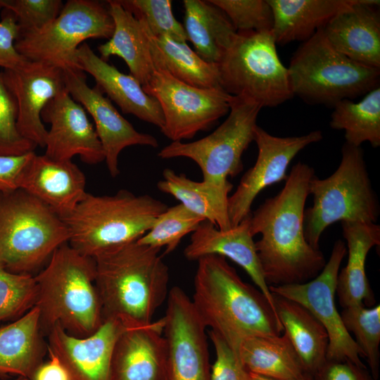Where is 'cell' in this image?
I'll use <instances>...</instances> for the list:
<instances>
[{
	"instance_id": "6da1fadb",
	"label": "cell",
	"mask_w": 380,
	"mask_h": 380,
	"mask_svg": "<svg viewBox=\"0 0 380 380\" xmlns=\"http://www.w3.org/2000/svg\"><path fill=\"white\" fill-rule=\"evenodd\" d=\"M315 175L308 164H295L283 189L251 215V232L268 286L301 284L317 277L326 260L304 235V211L309 184Z\"/></svg>"
},
{
	"instance_id": "7a4b0ae2",
	"label": "cell",
	"mask_w": 380,
	"mask_h": 380,
	"mask_svg": "<svg viewBox=\"0 0 380 380\" xmlns=\"http://www.w3.org/2000/svg\"><path fill=\"white\" fill-rule=\"evenodd\" d=\"M191 298L206 327L217 334L239 356L241 342L256 336H279L283 327L260 290L243 281L224 257L199 258Z\"/></svg>"
},
{
	"instance_id": "3957f363",
	"label": "cell",
	"mask_w": 380,
	"mask_h": 380,
	"mask_svg": "<svg viewBox=\"0 0 380 380\" xmlns=\"http://www.w3.org/2000/svg\"><path fill=\"white\" fill-rule=\"evenodd\" d=\"M160 251L136 241L93 258L103 320H118L126 328L153 322L170 291L169 268Z\"/></svg>"
},
{
	"instance_id": "277c9868",
	"label": "cell",
	"mask_w": 380,
	"mask_h": 380,
	"mask_svg": "<svg viewBox=\"0 0 380 380\" xmlns=\"http://www.w3.org/2000/svg\"><path fill=\"white\" fill-rule=\"evenodd\" d=\"M95 275L94 259L68 243L53 253L34 276L43 334L58 324L71 335L86 337L101 327L103 317Z\"/></svg>"
},
{
	"instance_id": "5b68a950",
	"label": "cell",
	"mask_w": 380,
	"mask_h": 380,
	"mask_svg": "<svg viewBox=\"0 0 380 380\" xmlns=\"http://www.w3.org/2000/svg\"><path fill=\"white\" fill-rule=\"evenodd\" d=\"M167 207L150 195H136L126 189L113 195L87 193L62 219L69 232L68 243L80 253L94 258L139 239Z\"/></svg>"
},
{
	"instance_id": "8992f818",
	"label": "cell",
	"mask_w": 380,
	"mask_h": 380,
	"mask_svg": "<svg viewBox=\"0 0 380 380\" xmlns=\"http://www.w3.org/2000/svg\"><path fill=\"white\" fill-rule=\"evenodd\" d=\"M309 194L313 204L304 211V235L316 249L325 229L338 221L376 223L378 220L380 207L361 147L345 142L337 169L324 179L315 175Z\"/></svg>"
},
{
	"instance_id": "52a82bcc",
	"label": "cell",
	"mask_w": 380,
	"mask_h": 380,
	"mask_svg": "<svg viewBox=\"0 0 380 380\" xmlns=\"http://www.w3.org/2000/svg\"><path fill=\"white\" fill-rule=\"evenodd\" d=\"M64 220L22 189L0 192V265L14 273L31 274L68 243Z\"/></svg>"
},
{
	"instance_id": "ba28073f",
	"label": "cell",
	"mask_w": 380,
	"mask_h": 380,
	"mask_svg": "<svg viewBox=\"0 0 380 380\" xmlns=\"http://www.w3.org/2000/svg\"><path fill=\"white\" fill-rule=\"evenodd\" d=\"M287 69L293 96L313 103L334 106L379 87L380 69L355 62L336 50L323 29L298 47Z\"/></svg>"
},
{
	"instance_id": "9c48e42d",
	"label": "cell",
	"mask_w": 380,
	"mask_h": 380,
	"mask_svg": "<svg viewBox=\"0 0 380 380\" xmlns=\"http://www.w3.org/2000/svg\"><path fill=\"white\" fill-rule=\"evenodd\" d=\"M261 108L251 100L232 96L229 115L211 134L189 143L172 141L158 152V156L162 159L183 157L192 160L202 172V182L228 201L233 188L228 178L243 170L242 156L254 141Z\"/></svg>"
},
{
	"instance_id": "30bf717a",
	"label": "cell",
	"mask_w": 380,
	"mask_h": 380,
	"mask_svg": "<svg viewBox=\"0 0 380 380\" xmlns=\"http://www.w3.org/2000/svg\"><path fill=\"white\" fill-rule=\"evenodd\" d=\"M276 44L272 31L237 32L217 64L222 88L261 108L277 106L292 98L288 69Z\"/></svg>"
},
{
	"instance_id": "8fae6325",
	"label": "cell",
	"mask_w": 380,
	"mask_h": 380,
	"mask_svg": "<svg viewBox=\"0 0 380 380\" xmlns=\"http://www.w3.org/2000/svg\"><path fill=\"white\" fill-rule=\"evenodd\" d=\"M114 23L108 8L92 0H69L43 28L19 33L15 46L30 61L44 63L63 71L82 70L77 50L88 39H110Z\"/></svg>"
},
{
	"instance_id": "7c38bea8",
	"label": "cell",
	"mask_w": 380,
	"mask_h": 380,
	"mask_svg": "<svg viewBox=\"0 0 380 380\" xmlns=\"http://www.w3.org/2000/svg\"><path fill=\"white\" fill-rule=\"evenodd\" d=\"M142 88L158 101L164 117L160 132L172 141L192 139L230 110L232 96L222 87H195L175 79L163 68H156Z\"/></svg>"
},
{
	"instance_id": "4fadbf2b",
	"label": "cell",
	"mask_w": 380,
	"mask_h": 380,
	"mask_svg": "<svg viewBox=\"0 0 380 380\" xmlns=\"http://www.w3.org/2000/svg\"><path fill=\"white\" fill-rule=\"evenodd\" d=\"M346 252L345 242L338 239L333 246L329 260L314 279L301 284L269 286V290L300 304L322 324L329 336L327 360H349L365 367L360 360L362 353L346 329L335 303L339 267Z\"/></svg>"
},
{
	"instance_id": "5bb4252c",
	"label": "cell",
	"mask_w": 380,
	"mask_h": 380,
	"mask_svg": "<svg viewBox=\"0 0 380 380\" xmlns=\"http://www.w3.org/2000/svg\"><path fill=\"white\" fill-rule=\"evenodd\" d=\"M163 319L166 380H211L206 327L180 287L170 289Z\"/></svg>"
},
{
	"instance_id": "9a60e30c",
	"label": "cell",
	"mask_w": 380,
	"mask_h": 380,
	"mask_svg": "<svg viewBox=\"0 0 380 380\" xmlns=\"http://www.w3.org/2000/svg\"><path fill=\"white\" fill-rule=\"evenodd\" d=\"M322 137L319 130L297 137H276L257 125L254 137L258 147L256 161L243 175L236 191L228 198L231 227L237 225L251 214L252 204L261 191L286 179L287 168L301 150L319 141Z\"/></svg>"
},
{
	"instance_id": "2e32d148",
	"label": "cell",
	"mask_w": 380,
	"mask_h": 380,
	"mask_svg": "<svg viewBox=\"0 0 380 380\" xmlns=\"http://www.w3.org/2000/svg\"><path fill=\"white\" fill-rule=\"evenodd\" d=\"M63 72L66 89L94 120L95 130L104 152V161L112 177L120 174L118 157L125 148L158 146L155 137L136 130L96 86L90 87L83 71L65 70Z\"/></svg>"
},
{
	"instance_id": "e0dca14e",
	"label": "cell",
	"mask_w": 380,
	"mask_h": 380,
	"mask_svg": "<svg viewBox=\"0 0 380 380\" xmlns=\"http://www.w3.org/2000/svg\"><path fill=\"white\" fill-rule=\"evenodd\" d=\"M1 72L17 103L19 132L37 146L45 148L48 129L42 112L65 88L63 71L44 63L26 61L15 69Z\"/></svg>"
},
{
	"instance_id": "ac0fdd59",
	"label": "cell",
	"mask_w": 380,
	"mask_h": 380,
	"mask_svg": "<svg viewBox=\"0 0 380 380\" xmlns=\"http://www.w3.org/2000/svg\"><path fill=\"white\" fill-rule=\"evenodd\" d=\"M42 119L50 124L45 141L46 156L55 160H72L79 156L91 165L104 161L101 144L87 111L66 88L46 104Z\"/></svg>"
},
{
	"instance_id": "d6986e66",
	"label": "cell",
	"mask_w": 380,
	"mask_h": 380,
	"mask_svg": "<svg viewBox=\"0 0 380 380\" xmlns=\"http://www.w3.org/2000/svg\"><path fill=\"white\" fill-rule=\"evenodd\" d=\"M125 328L108 319L92 334L77 337L56 324L46 335L47 351L58 357L71 380H109L114 344Z\"/></svg>"
},
{
	"instance_id": "ffe728a7",
	"label": "cell",
	"mask_w": 380,
	"mask_h": 380,
	"mask_svg": "<svg viewBox=\"0 0 380 380\" xmlns=\"http://www.w3.org/2000/svg\"><path fill=\"white\" fill-rule=\"evenodd\" d=\"M163 319L125 328L113 347L109 380H166Z\"/></svg>"
},
{
	"instance_id": "44dd1931",
	"label": "cell",
	"mask_w": 380,
	"mask_h": 380,
	"mask_svg": "<svg viewBox=\"0 0 380 380\" xmlns=\"http://www.w3.org/2000/svg\"><path fill=\"white\" fill-rule=\"evenodd\" d=\"M251 215L227 230L203 221L191 233L184 254L189 260L197 261L209 255L229 258L246 272L275 310L273 296L265 279L251 232Z\"/></svg>"
},
{
	"instance_id": "7402d4cb",
	"label": "cell",
	"mask_w": 380,
	"mask_h": 380,
	"mask_svg": "<svg viewBox=\"0 0 380 380\" xmlns=\"http://www.w3.org/2000/svg\"><path fill=\"white\" fill-rule=\"evenodd\" d=\"M86 177L72 160H55L34 153L20 184L61 217L70 214L87 192Z\"/></svg>"
},
{
	"instance_id": "603a6c76",
	"label": "cell",
	"mask_w": 380,
	"mask_h": 380,
	"mask_svg": "<svg viewBox=\"0 0 380 380\" xmlns=\"http://www.w3.org/2000/svg\"><path fill=\"white\" fill-rule=\"evenodd\" d=\"M379 1L355 0L323 28L338 51L362 65L380 69Z\"/></svg>"
},
{
	"instance_id": "cb8c5ba5",
	"label": "cell",
	"mask_w": 380,
	"mask_h": 380,
	"mask_svg": "<svg viewBox=\"0 0 380 380\" xmlns=\"http://www.w3.org/2000/svg\"><path fill=\"white\" fill-rule=\"evenodd\" d=\"M77 55L81 70L94 77L96 87L123 113L132 114L160 129L163 127L164 117L158 101L148 95L134 77L121 72L103 60L86 42L80 46Z\"/></svg>"
},
{
	"instance_id": "d4e9b609",
	"label": "cell",
	"mask_w": 380,
	"mask_h": 380,
	"mask_svg": "<svg viewBox=\"0 0 380 380\" xmlns=\"http://www.w3.org/2000/svg\"><path fill=\"white\" fill-rule=\"evenodd\" d=\"M348 258L338 272L336 292L340 305H364L372 307L376 302L365 271L367 254L380 245V226L376 223L342 222Z\"/></svg>"
},
{
	"instance_id": "484cf974",
	"label": "cell",
	"mask_w": 380,
	"mask_h": 380,
	"mask_svg": "<svg viewBox=\"0 0 380 380\" xmlns=\"http://www.w3.org/2000/svg\"><path fill=\"white\" fill-rule=\"evenodd\" d=\"M107 2L114 30L108 41L98 46L100 57L105 61L112 56L120 57L126 63L130 75L144 86L156 70L146 30L118 0Z\"/></svg>"
},
{
	"instance_id": "4316f807",
	"label": "cell",
	"mask_w": 380,
	"mask_h": 380,
	"mask_svg": "<svg viewBox=\"0 0 380 380\" xmlns=\"http://www.w3.org/2000/svg\"><path fill=\"white\" fill-rule=\"evenodd\" d=\"M34 306L11 323L0 327V376L32 380L47 350Z\"/></svg>"
},
{
	"instance_id": "83f0119b",
	"label": "cell",
	"mask_w": 380,
	"mask_h": 380,
	"mask_svg": "<svg viewBox=\"0 0 380 380\" xmlns=\"http://www.w3.org/2000/svg\"><path fill=\"white\" fill-rule=\"evenodd\" d=\"M273 13L276 44L306 41L355 0H267Z\"/></svg>"
},
{
	"instance_id": "f1b7e54d",
	"label": "cell",
	"mask_w": 380,
	"mask_h": 380,
	"mask_svg": "<svg viewBox=\"0 0 380 380\" xmlns=\"http://www.w3.org/2000/svg\"><path fill=\"white\" fill-rule=\"evenodd\" d=\"M277 317L305 373L313 376L327 361L328 334L300 304L272 293Z\"/></svg>"
},
{
	"instance_id": "f546056e",
	"label": "cell",
	"mask_w": 380,
	"mask_h": 380,
	"mask_svg": "<svg viewBox=\"0 0 380 380\" xmlns=\"http://www.w3.org/2000/svg\"><path fill=\"white\" fill-rule=\"evenodd\" d=\"M183 4V27L188 40L202 59L217 65L236 30L224 13L209 0H184Z\"/></svg>"
},
{
	"instance_id": "4dcf8cb0",
	"label": "cell",
	"mask_w": 380,
	"mask_h": 380,
	"mask_svg": "<svg viewBox=\"0 0 380 380\" xmlns=\"http://www.w3.org/2000/svg\"><path fill=\"white\" fill-rule=\"evenodd\" d=\"M238 355L245 368L254 374L289 379L307 374L285 334L246 338L239 346Z\"/></svg>"
},
{
	"instance_id": "1f68e13d",
	"label": "cell",
	"mask_w": 380,
	"mask_h": 380,
	"mask_svg": "<svg viewBox=\"0 0 380 380\" xmlns=\"http://www.w3.org/2000/svg\"><path fill=\"white\" fill-rule=\"evenodd\" d=\"M142 24L149 37L156 69L163 68L175 79L195 87H222L217 64L202 59L186 43L153 36Z\"/></svg>"
},
{
	"instance_id": "d6a6232c",
	"label": "cell",
	"mask_w": 380,
	"mask_h": 380,
	"mask_svg": "<svg viewBox=\"0 0 380 380\" xmlns=\"http://www.w3.org/2000/svg\"><path fill=\"white\" fill-rule=\"evenodd\" d=\"M330 126L344 130L346 143L360 147L368 141L374 148L380 146V87L367 93L359 102L343 99L334 106Z\"/></svg>"
},
{
	"instance_id": "836d02e7",
	"label": "cell",
	"mask_w": 380,
	"mask_h": 380,
	"mask_svg": "<svg viewBox=\"0 0 380 380\" xmlns=\"http://www.w3.org/2000/svg\"><path fill=\"white\" fill-rule=\"evenodd\" d=\"M163 177L157 183L159 191L174 196L189 210L217 228L227 230L232 227L228 203L202 181H194L170 168L163 171Z\"/></svg>"
},
{
	"instance_id": "e575fe53",
	"label": "cell",
	"mask_w": 380,
	"mask_h": 380,
	"mask_svg": "<svg viewBox=\"0 0 380 380\" xmlns=\"http://www.w3.org/2000/svg\"><path fill=\"white\" fill-rule=\"evenodd\" d=\"M342 322L348 333L355 336V341L366 358L374 380L379 374L380 306L367 308L364 305L343 308Z\"/></svg>"
},
{
	"instance_id": "d590c367",
	"label": "cell",
	"mask_w": 380,
	"mask_h": 380,
	"mask_svg": "<svg viewBox=\"0 0 380 380\" xmlns=\"http://www.w3.org/2000/svg\"><path fill=\"white\" fill-rule=\"evenodd\" d=\"M203 217L189 210L182 204L167 207L156 220L148 232L137 240L141 244L165 248V253L174 251L183 237L194 232Z\"/></svg>"
},
{
	"instance_id": "8d00e7d4",
	"label": "cell",
	"mask_w": 380,
	"mask_h": 380,
	"mask_svg": "<svg viewBox=\"0 0 380 380\" xmlns=\"http://www.w3.org/2000/svg\"><path fill=\"white\" fill-rule=\"evenodd\" d=\"M38 286L32 274L14 273L0 265V322L17 319L37 301Z\"/></svg>"
},
{
	"instance_id": "74e56055",
	"label": "cell",
	"mask_w": 380,
	"mask_h": 380,
	"mask_svg": "<svg viewBox=\"0 0 380 380\" xmlns=\"http://www.w3.org/2000/svg\"><path fill=\"white\" fill-rule=\"evenodd\" d=\"M120 4L142 22L153 36H166L175 42L188 40L183 25L172 11L170 0H118Z\"/></svg>"
},
{
	"instance_id": "f35d334b",
	"label": "cell",
	"mask_w": 380,
	"mask_h": 380,
	"mask_svg": "<svg viewBox=\"0 0 380 380\" xmlns=\"http://www.w3.org/2000/svg\"><path fill=\"white\" fill-rule=\"evenodd\" d=\"M227 16L236 32H267L273 27L267 0H209Z\"/></svg>"
},
{
	"instance_id": "ab89813d",
	"label": "cell",
	"mask_w": 380,
	"mask_h": 380,
	"mask_svg": "<svg viewBox=\"0 0 380 380\" xmlns=\"http://www.w3.org/2000/svg\"><path fill=\"white\" fill-rule=\"evenodd\" d=\"M18 107L0 72V155H21L37 146L24 138L17 127Z\"/></svg>"
},
{
	"instance_id": "60d3db41",
	"label": "cell",
	"mask_w": 380,
	"mask_h": 380,
	"mask_svg": "<svg viewBox=\"0 0 380 380\" xmlns=\"http://www.w3.org/2000/svg\"><path fill=\"white\" fill-rule=\"evenodd\" d=\"M63 7L61 0H4V9L15 18L20 32L40 30L53 21Z\"/></svg>"
},
{
	"instance_id": "b9f144b4",
	"label": "cell",
	"mask_w": 380,
	"mask_h": 380,
	"mask_svg": "<svg viewBox=\"0 0 380 380\" xmlns=\"http://www.w3.org/2000/svg\"><path fill=\"white\" fill-rule=\"evenodd\" d=\"M208 336L215 351L211 380H251V373L224 340L211 330L208 331Z\"/></svg>"
},
{
	"instance_id": "7bdbcfd3",
	"label": "cell",
	"mask_w": 380,
	"mask_h": 380,
	"mask_svg": "<svg viewBox=\"0 0 380 380\" xmlns=\"http://www.w3.org/2000/svg\"><path fill=\"white\" fill-rule=\"evenodd\" d=\"M6 11L0 20V68L4 70L15 69L27 61L15 46L20 32L17 21L9 11Z\"/></svg>"
},
{
	"instance_id": "ee69618b",
	"label": "cell",
	"mask_w": 380,
	"mask_h": 380,
	"mask_svg": "<svg viewBox=\"0 0 380 380\" xmlns=\"http://www.w3.org/2000/svg\"><path fill=\"white\" fill-rule=\"evenodd\" d=\"M34 153L30 151L21 155H0V192L20 189L23 173Z\"/></svg>"
},
{
	"instance_id": "f6af8a7d",
	"label": "cell",
	"mask_w": 380,
	"mask_h": 380,
	"mask_svg": "<svg viewBox=\"0 0 380 380\" xmlns=\"http://www.w3.org/2000/svg\"><path fill=\"white\" fill-rule=\"evenodd\" d=\"M312 377L314 380H374L366 367L349 360H327Z\"/></svg>"
},
{
	"instance_id": "bcb514c9",
	"label": "cell",
	"mask_w": 380,
	"mask_h": 380,
	"mask_svg": "<svg viewBox=\"0 0 380 380\" xmlns=\"http://www.w3.org/2000/svg\"><path fill=\"white\" fill-rule=\"evenodd\" d=\"M49 360L42 363L36 370L32 380H71L67 369L52 353Z\"/></svg>"
},
{
	"instance_id": "7dc6e473",
	"label": "cell",
	"mask_w": 380,
	"mask_h": 380,
	"mask_svg": "<svg viewBox=\"0 0 380 380\" xmlns=\"http://www.w3.org/2000/svg\"><path fill=\"white\" fill-rule=\"evenodd\" d=\"M251 380H314L313 377L308 374H305L303 376L298 379H277L272 378H268L257 374L251 373Z\"/></svg>"
},
{
	"instance_id": "c3c4849f",
	"label": "cell",
	"mask_w": 380,
	"mask_h": 380,
	"mask_svg": "<svg viewBox=\"0 0 380 380\" xmlns=\"http://www.w3.org/2000/svg\"><path fill=\"white\" fill-rule=\"evenodd\" d=\"M11 380H29V379L26 378H23V377H17L15 379H11Z\"/></svg>"
},
{
	"instance_id": "681fc988",
	"label": "cell",
	"mask_w": 380,
	"mask_h": 380,
	"mask_svg": "<svg viewBox=\"0 0 380 380\" xmlns=\"http://www.w3.org/2000/svg\"><path fill=\"white\" fill-rule=\"evenodd\" d=\"M4 0H0V8H4Z\"/></svg>"
}]
</instances>
